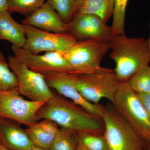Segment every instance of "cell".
<instances>
[{
    "label": "cell",
    "instance_id": "5bb4252c",
    "mask_svg": "<svg viewBox=\"0 0 150 150\" xmlns=\"http://www.w3.org/2000/svg\"><path fill=\"white\" fill-rule=\"evenodd\" d=\"M0 141L11 150H31L33 146L25 130L2 118H0Z\"/></svg>",
    "mask_w": 150,
    "mask_h": 150
},
{
    "label": "cell",
    "instance_id": "7c38bea8",
    "mask_svg": "<svg viewBox=\"0 0 150 150\" xmlns=\"http://www.w3.org/2000/svg\"><path fill=\"white\" fill-rule=\"evenodd\" d=\"M101 18L93 14H81L67 23V33L77 40L96 39L108 41L112 35L111 26Z\"/></svg>",
    "mask_w": 150,
    "mask_h": 150
},
{
    "label": "cell",
    "instance_id": "3957f363",
    "mask_svg": "<svg viewBox=\"0 0 150 150\" xmlns=\"http://www.w3.org/2000/svg\"><path fill=\"white\" fill-rule=\"evenodd\" d=\"M102 118L109 150H143L144 140L113 106L104 107Z\"/></svg>",
    "mask_w": 150,
    "mask_h": 150
},
{
    "label": "cell",
    "instance_id": "8fae6325",
    "mask_svg": "<svg viewBox=\"0 0 150 150\" xmlns=\"http://www.w3.org/2000/svg\"><path fill=\"white\" fill-rule=\"evenodd\" d=\"M50 88L72 100L73 103L87 112L102 118L104 107L100 104L88 102L82 96L76 87V74L68 73H53L44 75Z\"/></svg>",
    "mask_w": 150,
    "mask_h": 150
},
{
    "label": "cell",
    "instance_id": "484cf974",
    "mask_svg": "<svg viewBox=\"0 0 150 150\" xmlns=\"http://www.w3.org/2000/svg\"><path fill=\"white\" fill-rule=\"evenodd\" d=\"M8 11L7 0H0V13Z\"/></svg>",
    "mask_w": 150,
    "mask_h": 150
},
{
    "label": "cell",
    "instance_id": "52a82bcc",
    "mask_svg": "<svg viewBox=\"0 0 150 150\" xmlns=\"http://www.w3.org/2000/svg\"><path fill=\"white\" fill-rule=\"evenodd\" d=\"M21 96L17 87L0 91V118L29 127L38 122V112L46 102L27 100Z\"/></svg>",
    "mask_w": 150,
    "mask_h": 150
},
{
    "label": "cell",
    "instance_id": "5b68a950",
    "mask_svg": "<svg viewBox=\"0 0 150 150\" xmlns=\"http://www.w3.org/2000/svg\"><path fill=\"white\" fill-rule=\"evenodd\" d=\"M112 103L115 110L146 142L150 136V121L129 81L121 83Z\"/></svg>",
    "mask_w": 150,
    "mask_h": 150
},
{
    "label": "cell",
    "instance_id": "44dd1931",
    "mask_svg": "<svg viewBox=\"0 0 150 150\" xmlns=\"http://www.w3.org/2000/svg\"><path fill=\"white\" fill-rule=\"evenodd\" d=\"M128 1L129 0H114L111 25L112 35L125 33L126 11Z\"/></svg>",
    "mask_w": 150,
    "mask_h": 150
},
{
    "label": "cell",
    "instance_id": "4fadbf2b",
    "mask_svg": "<svg viewBox=\"0 0 150 150\" xmlns=\"http://www.w3.org/2000/svg\"><path fill=\"white\" fill-rule=\"evenodd\" d=\"M21 24L54 33H67V23L48 3L22 20Z\"/></svg>",
    "mask_w": 150,
    "mask_h": 150
},
{
    "label": "cell",
    "instance_id": "83f0119b",
    "mask_svg": "<svg viewBox=\"0 0 150 150\" xmlns=\"http://www.w3.org/2000/svg\"><path fill=\"white\" fill-rule=\"evenodd\" d=\"M149 28L150 35L149 37V38L147 40V41L148 47H149V49L150 51V23L149 24Z\"/></svg>",
    "mask_w": 150,
    "mask_h": 150
},
{
    "label": "cell",
    "instance_id": "2e32d148",
    "mask_svg": "<svg viewBox=\"0 0 150 150\" xmlns=\"http://www.w3.org/2000/svg\"><path fill=\"white\" fill-rule=\"evenodd\" d=\"M0 40H7L20 48L26 41L24 25L15 21L8 11L0 13Z\"/></svg>",
    "mask_w": 150,
    "mask_h": 150
},
{
    "label": "cell",
    "instance_id": "1f68e13d",
    "mask_svg": "<svg viewBox=\"0 0 150 150\" xmlns=\"http://www.w3.org/2000/svg\"><path fill=\"white\" fill-rule=\"evenodd\" d=\"M147 150H150V145H149V147H148Z\"/></svg>",
    "mask_w": 150,
    "mask_h": 150
},
{
    "label": "cell",
    "instance_id": "ffe728a7",
    "mask_svg": "<svg viewBox=\"0 0 150 150\" xmlns=\"http://www.w3.org/2000/svg\"><path fill=\"white\" fill-rule=\"evenodd\" d=\"M8 11L30 15L44 4L46 0H7Z\"/></svg>",
    "mask_w": 150,
    "mask_h": 150
},
{
    "label": "cell",
    "instance_id": "7a4b0ae2",
    "mask_svg": "<svg viewBox=\"0 0 150 150\" xmlns=\"http://www.w3.org/2000/svg\"><path fill=\"white\" fill-rule=\"evenodd\" d=\"M110 58L115 63L114 71L120 81H127L142 68L149 65L147 41L142 37H128L125 33L112 35L108 42Z\"/></svg>",
    "mask_w": 150,
    "mask_h": 150
},
{
    "label": "cell",
    "instance_id": "7402d4cb",
    "mask_svg": "<svg viewBox=\"0 0 150 150\" xmlns=\"http://www.w3.org/2000/svg\"><path fill=\"white\" fill-rule=\"evenodd\" d=\"M18 81L16 75L11 70L8 62L0 51V91L17 87Z\"/></svg>",
    "mask_w": 150,
    "mask_h": 150
},
{
    "label": "cell",
    "instance_id": "ac0fdd59",
    "mask_svg": "<svg viewBox=\"0 0 150 150\" xmlns=\"http://www.w3.org/2000/svg\"><path fill=\"white\" fill-rule=\"evenodd\" d=\"M79 146L76 133L61 128L49 150H76Z\"/></svg>",
    "mask_w": 150,
    "mask_h": 150
},
{
    "label": "cell",
    "instance_id": "e0dca14e",
    "mask_svg": "<svg viewBox=\"0 0 150 150\" xmlns=\"http://www.w3.org/2000/svg\"><path fill=\"white\" fill-rule=\"evenodd\" d=\"M74 17L81 14H93L107 23L112 16L114 0H75Z\"/></svg>",
    "mask_w": 150,
    "mask_h": 150
},
{
    "label": "cell",
    "instance_id": "f1b7e54d",
    "mask_svg": "<svg viewBox=\"0 0 150 150\" xmlns=\"http://www.w3.org/2000/svg\"><path fill=\"white\" fill-rule=\"evenodd\" d=\"M0 150H11L3 146L2 144H0Z\"/></svg>",
    "mask_w": 150,
    "mask_h": 150
},
{
    "label": "cell",
    "instance_id": "d4e9b609",
    "mask_svg": "<svg viewBox=\"0 0 150 150\" xmlns=\"http://www.w3.org/2000/svg\"><path fill=\"white\" fill-rule=\"evenodd\" d=\"M137 94L150 121V93H139Z\"/></svg>",
    "mask_w": 150,
    "mask_h": 150
},
{
    "label": "cell",
    "instance_id": "30bf717a",
    "mask_svg": "<svg viewBox=\"0 0 150 150\" xmlns=\"http://www.w3.org/2000/svg\"><path fill=\"white\" fill-rule=\"evenodd\" d=\"M13 56L30 69L44 75L53 73H72V70L62 53L46 52L43 55L33 54L23 48L12 46Z\"/></svg>",
    "mask_w": 150,
    "mask_h": 150
},
{
    "label": "cell",
    "instance_id": "cb8c5ba5",
    "mask_svg": "<svg viewBox=\"0 0 150 150\" xmlns=\"http://www.w3.org/2000/svg\"><path fill=\"white\" fill-rule=\"evenodd\" d=\"M46 2L59 14L65 23L69 22L74 17L75 0H46Z\"/></svg>",
    "mask_w": 150,
    "mask_h": 150
},
{
    "label": "cell",
    "instance_id": "603a6c76",
    "mask_svg": "<svg viewBox=\"0 0 150 150\" xmlns=\"http://www.w3.org/2000/svg\"><path fill=\"white\" fill-rule=\"evenodd\" d=\"M131 88L136 93H150V66L142 68L129 80Z\"/></svg>",
    "mask_w": 150,
    "mask_h": 150
},
{
    "label": "cell",
    "instance_id": "9c48e42d",
    "mask_svg": "<svg viewBox=\"0 0 150 150\" xmlns=\"http://www.w3.org/2000/svg\"><path fill=\"white\" fill-rule=\"evenodd\" d=\"M24 25L26 41L23 48L32 54L37 55L42 52L63 53L77 41L68 33H54Z\"/></svg>",
    "mask_w": 150,
    "mask_h": 150
},
{
    "label": "cell",
    "instance_id": "d6a6232c",
    "mask_svg": "<svg viewBox=\"0 0 150 150\" xmlns=\"http://www.w3.org/2000/svg\"><path fill=\"white\" fill-rule=\"evenodd\" d=\"M0 144H1V141H0Z\"/></svg>",
    "mask_w": 150,
    "mask_h": 150
},
{
    "label": "cell",
    "instance_id": "ba28073f",
    "mask_svg": "<svg viewBox=\"0 0 150 150\" xmlns=\"http://www.w3.org/2000/svg\"><path fill=\"white\" fill-rule=\"evenodd\" d=\"M8 62L11 70L16 75L17 88L21 95L29 100L44 102L53 97L54 94L43 75L30 69L14 56H8Z\"/></svg>",
    "mask_w": 150,
    "mask_h": 150
},
{
    "label": "cell",
    "instance_id": "d6986e66",
    "mask_svg": "<svg viewBox=\"0 0 150 150\" xmlns=\"http://www.w3.org/2000/svg\"><path fill=\"white\" fill-rule=\"evenodd\" d=\"M79 144L86 150H109L104 136L89 132L76 133Z\"/></svg>",
    "mask_w": 150,
    "mask_h": 150
},
{
    "label": "cell",
    "instance_id": "9a60e30c",
    "mask_svg": "<svg viewBox=\"0 0 150 150\" xmlns=\"http://www.w3.org/2000/svg\"><path fill=\"white\" fill-rule=\"evenodd\" d=\"M25 129L34 146L49 150L59 132L58 125L48 119H43Z\"/></svg>",
    "mask_w": 150,
    "mask_h": 150
},
{
    "label": "cell",
    "instance_id": "4dcf8cb0",
    "mask_svg": "<svg viewBox=\"0 0 150 150\" xmlns=\"http://www.w3.org/2000/svg\"><path fill=\"white\" fill-rule=\"evenodd\" d=\"M146 142H148V143L150 145V136L149 137V138H148Z\"/></svg>",
    "mask_w": 150,
    "mask_h": 150
},
{
    "label": "cell",
    "instance_id": "8992f818",
    "mask_svg": "<svg viewBox=\"0 0 150 150\" xmlns=\"http://www.w3.org/2000/svg\"><path fill=\"white\" fill-rule=\"evenodd\" d=\"M110 50L107 42L96 40H77L62 53L74 74L91 73L100 67L103 57Z\"/></svg>",
    "mask_w": 150,
    "mask_h": 150
},
{
    "label": "cell",
    "instance_id": "6da1fadb",
    "mask_svg": "<svg viewBox=\"0 0 150 150\" xmlns=\"http://www.w3.org/2000/svg\"><path fill=\"white\" fill-rule=\"evenodd\" d=\"M37 118L38 121L50 119L61 128L76 133L100 134L104 131L102 118L90 114L79 105L56 94L39 109Z\"/></svg>",
    "mask_w": 150,
    "mask_h": 150
},
{
    "label": "cell",
    "instance_id": "4316f807",
    "mask_svg": "<svg viewBox=\"0 0 150 150\" xmlns=\"http://www.w3.org/2000/svg\"><path fill=\"white\" fill-rule=\"evenodd\" d=\"M31 150H49L46 149H43V148L38 147L36 146H34V145H33V147L32 149H31Z\"/></svg>",
    "mask_w": 150,
    "mask_h": 150
},
{
    "label": "cell",
    "instance_id": "f546056e",
    "mask_svg": "<svg viewBox=\"0 0 150 150\" xmlns=\"http://www.w3.org/2000/svg\"><path fill=\"white\" fill-rule=\"evenodd\" d=\"M76 150H86L85 149H84L83 147L82 146H81L79 144V146H78L77 148L76 149Z\"/></svg>",
    "mask_w": 150,
    "mask_h": 150
},
{
    "label": "cell",
    "instance_id": "277c9868",
    "mask_svg": "<svg viewBox=\"0 0 150 150\" xmlns=\"http://www.w3.org/2000/svg\"><path fill=\"white\" fill-rule=\"evenodd\" d=\"M121 83L114 70L100 67L91 73L77 74L76 84L86 100L99 104L103 98L112 103Z\"/></svg>",
    "mask_w": 150,
    "mask_h": 150
}]
</instances>
